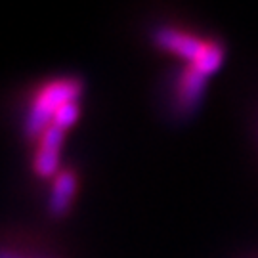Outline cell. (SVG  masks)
Masks as SVG:
<instances>
[{
    "instance_id": "6",
    "label": "cell",
    "mask_w": 258,
    "mask_h": 258,
    "mask_svg": "<svg viewBox=\"0 0 258 258\" xmlns=\"http://www.w3.org/2000/svg\"><path fill=\"white\" fill-rule=\"evenodd\" d=\"M57 166H59V151L38 146L37 153H35V161H33L35 172L42 178H50L57 172Z\"/></svg>"
},
{
    "instance_id": "3",
    "label": "cell",
    "mask_w": 258,
    "mask_h": 258,
    "mask_svg": "<svg viewBox=\"0 0 258 258\" xmlns=\"http://www.w3.org/2000/svg\"><path fill=\"white\" fill-rule=\"evenodd\" d=\"M207 79L203 73H199L194 65H187L180 79H178V105L180 109L185 111V113H191L195 111L201 102H203L205 96V86H207Z\"/></svg>"
},
{
    "instance_id": "7",
    "label": "cell",
    "mask_w": 258,
    "mask_h": 258,
    "mask_svg": "<svg viewBox=\"0 0 258 258\" xmlns=\"http://www.w3.org/2000/svg\"><path fill=\"white\" fill-rule=\"evenodd\" d=\"M81 117V107H79V102H71V103H65L63 107L55 111L54 119H52V124H55L57 128L67 130L71 128L75 122L79 120Z\"/></svg>"
},
{
    "instance_id": "1",
    "label": "cell",
    "mask_w": 258,
    "mask_h": 258,
    "mask_svg": "<svg viewBox=\"0 0 258 258\" xmlns=\"http://www.w3.org/2000/svg\"><path fill=\"white\" fill-rule=\"evenodd\" d=\"M83 92V84L79 79H57L42 86L35 96L25 119V136L31 140H38L42 132L52 124L55 111L63 107L65 103L79 102Z\"/></svg>"
},
{
    "instance_id": "4",
    "label": "cell",
    "mask_w": 258,
    "mask_h": 258,
    "mask_svg": "<svg viewBox=\"0 0 258 258\" xmlns=\"http://www.w3.org/2000/svg\"><path fill=\"white\" fill-rule=\"evenodd\" d=\"M77 185H79L77 176L71 170H63L55 176L52 194H50V203H48V209L54 216L67 214L69 207L73 203L75 194H77Z\"/></svg>"
},
{
    "instance_id": "2",
    "label": "cell",
    "mask_w": 258,
    "mask_h": 258,
    "mask_svg": "<svg viewBox=\"0 0 258 258\" xmlns=\"http://www.w3.org/2000/svg\"><path fill=\"white\" fill-rule=\"evenodd\" d=\"M155 44L159 48H163L170 54L182 57L185 61L194 63L195 59L199 57V54L203 52L207 40H201V38L194 37L189 33H184V31H178V29H170V27H161L155 31Z\"/></svg>"
},
{
    "instance_id": "8",
    "label": "cell",
    "mask_w": 258,
    "mask_h": 258,
    "mask_svg": "<svg viewBox=\"0 0 258 258\" xmlns=\"http://www.w3.org/2000/svg\"><path fill=\"white\" fill-rule=\"evenodd\" d=\"M0 258H29V256L18 254V252H14V250H4V249H0Z\"/></svg>"
},
{
    "instance_id": "5",
    "label": "cell",
    "mask_w": 258,
    "mask_h": 258,
    "mask_svg": "<svg viewBox=\"0 0 258 258\" xmlns=\"http://www.w3.org/2000/svg\"><path fill=\"white\" fill-rule=\"evenodd\" d=\"M222 63H224V48H222V44L207 40L203 52L199 54V57L195 59L194 63L189 65H194L195 69L199 73H203L205 77H212L214 73H218Z\"/></svg>"
}]
</instances>
